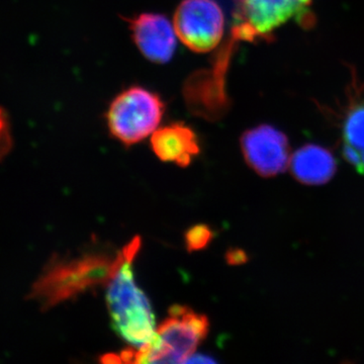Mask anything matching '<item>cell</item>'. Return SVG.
<instances>
[{"instance_id": "ba28073f", "label": "cell", "mask_w": 364, "mask_h": 364, "mask_svg": "<svg viewBox=\"0 0 364 364\" xmlns=\"http://www.w3.org/2000/svg\"><path fill=\"white\" fill-rule=\"evenodd\" d=\"M130 28L136 47L150 61L164 64L173 57L176 49V28L162 14H140L130 21Z\"/></svg>"}, {"instance_id": "4fadbf2b", "label": "cell", "mask_w": 364, "mask_h": 364, "mask_svg": "<svg viewBox=\"0 0 364 364\" xmlns=\"http://www.w3.org/2000/svg\"><path fill=\"white\" fill-rule=\"evenodd\" d=\"M228 262L231 264H238V263L243 262L245 259V256L242 251H229L227 254Z\"/></svg>"}, {"instance_id": "52a82bcc", "label": "cell", "mask_w": 364, "mask_h": 364, "mask_svg": "<svg viewBox=\"0 0 364 364\" xmlns=\"http://www.w3.org/2000/svg\"><path fill=\"white\" fill-rule=\"evenodd\" d=\"M241 148L245 161L262 177H273L286 171L291 161L287 136L270 124H260L243 134Z\"/></svg>"}, {"instance_id": "277c9868", "label": "cell", "mask_w": 364, "mask_h": 364, "mask_svg": "<svg viewBox=\"0 0 364 364\" xmlns=\"http://www.w3.org/2000/svg\"><path fill=\"white\" fill-rule=\"evenodd\" d=\"M164 114V104L156 93L135 86L123 91L107 114L109 132L126 146L134 145L154 133Z\"/></svg>"}, {"instance_id": "8992f818", "label": "cell", "mask_w": 364, "mask_h": 364, "mask_svg": "<svg viewBox=\"0 0 364 364\" xmlns=\"http://www.w3.org/2000/svg\"><path fill=\"white\" fill-rule=\"evenodd\" d=\"M177 37L196 53L214 50L225 32V16L215 0H183L173 20Z\"/></svg>"}, {"instance_id": "3957f363", "label": "cell", "mask_w": 364, "mask_h": 364, "mask_svg": "<svg viewBox=\"0 0 364 364\" xmlns=\"http://www.w3.org/2000/svg\"><path fill=\"white\" fill-rule=\"evenodd\" d=\"M210 331L207 316L188 306L176 305L143 346L126 349L117 355L124 363H186Z\"/></svg>"}, {"instance_id": "7c38bea8", "label": "cell", "mask_w": 364, "mask_h": 364, "mask_svg": "<svg viewBox=\"0 0 364 364\" xmlns=\"http://www.w3.org/2000/svg\"><path fill=\"white\" fill-rule=\"evenodd\" d=\"M214 237V232L207 225H196L189 228L186 233V248L188 252L203 250Z\"/></svg>"}, {"instance_id": "6da1fadb", "label": "cell", "mask_w": 364, "mask_h": 364, "mask_svg": "<svg viewBox=\"0 0 364 364\" xmlns=\"http://www.w3.org/2000/svg\"><path fill=\"white\" fill-rule=\"evenodd\" d=\"M122 259V250H93L73 257L52 258L33 284L28 298L43 310L100 286H107Z\"/></svg>"}, {"instance_id": "30bf717a", "label": "cell", "mask_w": 364, "mask_h": 364, "mask_svg": "<svg viewBox=\"0 0 364 364\" xmlns=\"http://www.w3.org/2000/svg\"><path fill=\"white\" fill-rule=\"evenodd\" d=\"M294 178L308 186H321L336 172V160L331 151L316 144H308L291 155L289 161Z\"/></svg>"}, {"instance_id": "5bb4252c", "label": "cell", "mask_w": 364, "mask_h": 364, "mask_svg": "<svg viewBox=\"0 0 364 364\" xmlns=\"http://www.w3.org/2000/svg\"><path fill=\"white\" fill-rule=\"evenodd\" d=\"M214 363V359L208 358L205 355H191V358L186 361V363Z\"/></svg>"}, {"instance_id": "8fae6325", "label": "cell", "mask_w": 364, "mask_h": 364, "mask_svg": "<svg viewBox=\"0 0 364 364\" xmlns=\"http://www.w3.org/2000/svg\"><path fill=\"white\" fill-rule=\"evenodd\" d=\"M341 136L345 159L364 174V95L356 93L345 107Z\"/></svg>"}, {"instance_id": "5b68a950", "label": "cell", "mask_w": 364, "mask_h": 364, "mask_svg": "<svg viewBox=\"0 0 364 364\" xmlns=\"http://www.w3.org/2000/svg\"><path fill=\"white\" fill-rule=\"evenodd\" d=\"M237 4L234 40L265 38L291 20L310 11L312 0H235Z\"/></svg>"}, {"instance_id": "9c48e42d", "label": "cell", "mask_w": 364, "mask_h": 364, "mask_svg": "<svg viewBox=\"0 0 364 364\" xmlns=\"http://www.w3.org/2000/svg\"><path fill=\"white\" fill-rule=\"evenodd\" d=\"M151 147L163 162L176 163L181 167L191 164L200 152L195 131L183 123H172L152 134Z\"/></svg>"}, {"instance_id": "7a4b0ae2", "label": "cell", "mask_w": 364, "mask_h": 364, "mask_svg": "<svg viewBox=\"0 0 364 364\" xmlns=\"http://www.w3.org/2000/svg\"><path fill=\"white\" fill-rule=\"evenodd\" d=\"M140 247L139 236L124 246L121 262L107 284V305L112 329L134 347L148 343L156 331L149 299L136 284L134 273L133 263Z\"/></svg>"}]
</instances>
